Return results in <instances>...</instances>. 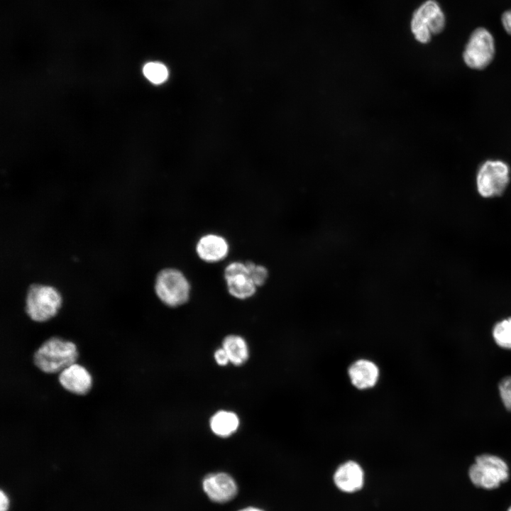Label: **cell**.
<instances>
[{
  "label": "cell",
  "instance_id": "obj_1",
  "mask_svg": "<svg viewBox=\"0 0 511 511\" xmlns=\"http://www.w3.org/2000/svg\"><path fill=\"white\" fill-rule=\"evenodd\" d=\"M78 356L77 347L74 342L53 336L35 351L33 363L43 373L55 374L76 363Z\"/></svg>",
  "mask_w": 511,
  "mask_h": 511
},
{
  "label": "cell",
  "instance_id": "obj_2",
  "mask_svg": "<svg viewBox=\"0 0 511 511\" xmlns=\"http://www.w3.org/2000/svg\"><path fill=\"white\" fill-rule=\"evenodd\" d=\"M62 298L55 287L32 284L25 297V312L35 322H45L54 317L61 307Z\"/></svg>",
  "mask_w": 511,
  "mask_h": 511
},
{
  "label": "cell",
  "instance_id": "obj_3",
  "mask_svg": "<svg viewBox=\"0 0 511 511\" xmlns=\"http://www.w3.org/2000/svg\"><path fill=\"white\" fill-rule=\"evenodd\" d=\"M154 290L159 300L165 306L177 307L189 301L191 286L181 270L175 268H165L158 273Z\"/></svg>",
  "mask_w": 511,
  "mask_h": 511
},
{
  "label": "cell",
  "instance_id": "obj_4",
  "mask_svg": "<svg viewBox=\"0 0 511 511\" xmlns=\"http://www.w3.org/2000/svg\"><path fill=\"white\" fill-rule=\"evenodd\" d=\"M446 24V16L439 2L436 0H425L414 11L410 20V30L417 41L427 44L433 35L444 31Z\"/></svg>",
  "mask_w": 511,
  "mask_h": 511
},
{
  "label": "cell",
  "instance_id": "obj_5",
  "mask_svg": "<svg viewBox=\"0 0 511 511\" xmlns=\"http://www.w3.org/2000/svg\"><path fill=\"white\" fill-rule=\"evenodd\" d=\"M510 181V167L501 160H487L478 167L476 185L478 194L485 199L502 196Z\"/></svg>",
  "mask_w": 511,
  "mask_h": 511
},
{
  "label": "cell",
  "instance_id": "obj_6",
  "mask_svg": "<svg viewBox=\"0 0 511 511\" xmlns=\"http://www.w3.org/2000/svg\"><path fill=\"white\" fill-rule=\"evenodd\" d=\"M474 485L488 490L495 489L509 478L507 463L499 456L484 454L478 456L468 470Z\"/></svg>",
  "mask_w": 511,
  "mask_h": 511
},
{
  "label": "cell",
  "instance_id": "obj_7",
  "mask_svg": "<svg viewBox=\"0 0 511 511\" xmlns=\"http://www.w3.org/2000/svg\"><path fill=\"white\" fill-rule=\"evenodd\" d=\"M495 41L492 33L486 28H476L469 35L463 50L464 63L471 69L482 70L493 60Z\"/></svg>",
  "mask_w": 511,
  "mask_h": 511
},
{
  "label": "cell",
  "instance_id": "obj_8",
  "mask_svg": "<svg viewBox=\"0 0 511 511\" xmlns=\"http://www.w3.org/2000/svg\"><path fill=\"white\" fill-rule=\"evenodd\" d=\"M228 292L233 297L245 300L254 296L258 287L252 280L246 262L233 261L224 271Z\"/></svg>",
  "mask_w": 511,
  "mask_h": 511
},
{
  "label": "cell",
  "instance_id": "obj_9",
  "mask_svg": "<svg viewBox=\"0 0 511 511\" xmlns=\"http://www.w3.org/2000/svg\"><path fill=\"white\" fill-rule=\"evenodd\" d=\"M60 385L67 392L76 395H85L92 387V377L88 370L77 363L63 369L58 375Z\"/></svg>",
  "mask_w": 511,
  "mask_h": 511
},
{
  "label": "cell",
  "instance_id": "obj_10",
  "mask_svg": "<svg viewBox=\"0 0 511 511\" xmlns=\"http://www.w3.org/2000/svg\"><path fill=\"white\" fill-rule=\"evenodd\" d=\"M207 496L216 502H225L237 493V485L233 478L226 473H217L206 476L202 483Z\"/></svg>",
  "mask_w": 511,
  "mask_h": 511
},
{
  "label": "cell",
  "instance_id": "obj_11",
  "mask_svg": "<svg viewBox=\"0 0 511 511\" xmlns=\"http://www.w3.org/2000/svg\"><path fill=\"white\" fill-rule=\"evenodd\" d=\"M195 251L202 260L214 263L226 258L229 245L224 236L216 233H207L199 238Z\"/></svg>",
  "mask_w": 511,
  "mask_h": 511
},
{
  "label": "cell",
  "instance_id": "obj_12",
  "mask_svg": "<svg viewBox=\"0 0 511 511\" xmlns=\"http://www.w3.org/2000/svg\"><path fill=\"white\" fill-rule=\"evenodd\" d=\"M348 373L351 383L360 390L373 387L379 377L378 366L367 359L353 362L348 368Z\"/></svg>",
  "mask_w": 511,
  "mask_h": 511
},
{
  "label": "cell",
  "instance_id": "obj_13",
  "mask_svg": "<svg viewBox=\"0 0 511 511\" xmlns=\"http://www.w3.org/2000/svg\"><path fill=\"white\" fill-rule=\"evenodd\" d=\"M334 483L342 491L351 493L360 489L363 484V471L352 461L341 464L336 471Z\"/></svg>",
  "mask_w": 511,
  "mask_h": 511
},
{
  "label": "cell",
  "instance_id": "obj_14",
  "mask_svg": "<svg viewBox=\"0 0 511 511\" xmlns=\"http://www.w3.org/2000/svg\"><path fill=\"white\" fill-rule=\"evenodd\" d=\"M238 416L229 410H219L215 412L209 420L211 432L219 437H229L233 435L239 428Z\"/></svg>",
  "mask_w": 511,
  "mask_h": 511
},
{
  "label": "cell",
  "instance_id": "obj_15",
  "mask_svg": "<svg viewBox=\"0 0 511 511\" xmlns=\"http://www.w3.org/2000/svg\"><path fill=\"white\" fill-rule=\"evenodd\" d=\"M226 352L230 363L240 366L249 358V348L246 341L240 335L229 334L222 341V346Z\"/></svg>",
  "mask_w": 511,
  "mask_h": 511
},
{
  "label": "cell",
  "instance_id": "obj_16",
  "mask_svg": "<svg viewBox=\"0 0 511 511\" xmlns=\"http://www.w3.org/2000/svg\"><path fill=\"white\" fill-rule=\"evenodd\" d=\"M496 344L505 349H511V317L496 322L492 329Z\"/></svg>",
  "mask_w": 511,
  "mask_h": 511
},
{
  "label": "cell",
  "instance_id": "obj_17",
  "mask_svg": "<svg viewBox=\"0 0 511 511\" xmlns=\"http://www.w3.org/2000/svg\"><path fill=\"white\" fill-rule=\"evenodd\" d=\"M145 77L153 84H161L168 77V70L166 66L159 62H147L143 68Z\"/></svg>",
  "mask_w": 511,
  "mask_h": 511
},
{
  "label": "cell",
  "instance_id": "obj_18",
  "mask_svg": "<svg viewBox=\"0 0 511 511\" xmlns=\"http://www.w3.org/2000/svg\"><path fill=\"white\" fill-rule=\"evenodd\" d=\"M246 264L255 285L258 287L265 285L268 278V269L265 266L256 264L251 260L246 261Z\"/></svg>",
  "mask_w": 511,
  "mask_h": 511
},
{
  "label": "cell",
  "instance_id": "obj_19",
  "mask_svg": "<svg viewBox=\"0 0 511 511\" xmlns=\"http://www.w3.org/2000/svg\"><path fill=\"white\" fill-rule=\"evenodd\" d=\"M498 390L504 407L511 411V376L505 377L501 380Z\"/></svg>",
  "mask_w": 511,
  "mask_h": 511
},
{
  "label": "cell",
  "instance_id": "obj_20",
  "mask_svg": "<svg viewBox=\"0 0 511 511\" xmlns=\"http://www.w3.org/2000/svg\"><path fill=\"white\" fill-rule=\"evenodd\" d=\"M214 358L215 362L220 366H225L230 363L229 356L222 347L214 351Z\"/></svg>",
  "mask_w": 511,
  "mask_h": 511
},
{
  "label": "cell",
  "instance_id": "obj_21",
  "mask_svg": "<svg viewBox=\"0 0 511 511\" xmlns=\"http://www.w3.org/2000/svg\"><path fill=\"white\" fill-rule=\"evenodd\" d=\"M500 21L505 31L511 35V9L503 11L500 17Z\"/></svg>",
  "mask_w": 511,
  "mask_h": 511
},
{
  "label": "cell",
  "instance_id": "obj_22",
  "mask_svg": "<svg viewBox=\"0 0 511 511\" xmlns=\"http://www.w3.org/2000/svg\"><path fill=\"white\" fill-rule=\"evenodd\" d=\"M9 507V499L6 494L1 490L0 492V511H7Z\"/></svg>",
  "mask_w": 511,
  "mask_h": 511
},
{
  "label": "cell",
  "instance_id": "obj_23",
  "mask_svg": "<svg viewBox=\"0 0 511 511\" xmlns=\"http://www.w3.org/2000/svg\"><path fill=\"white\" fill-rule=\"evenodd\" d=\"M239 511H263V510H261L258 508H256V507H249L241 510Z\"/></svg>",
  "mask_w": 511,
  "mask_h": 511
},
{
  "label": "cell",
  "instance_id": "obj_24",
  "mask_svg": "<svg viewBox=\"0 0 511 511\" xmlns=\"http://www.w3.org/2000/svg\"><path fill=\"white\" fill-rule=\"evenodd\" d=\"M507 511H511V507L508 509Z\"/></svg>",
  "mask_w": 511,
  "mask_h": 511
}]
</instances>
